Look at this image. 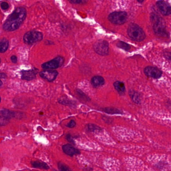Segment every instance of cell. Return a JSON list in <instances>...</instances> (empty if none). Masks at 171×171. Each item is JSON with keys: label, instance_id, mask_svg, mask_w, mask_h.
Listing matches in <instances>:
<instances>
[{"label": "cell", "instance_id": "6da1fadb", "mask_svg": "<svg viewBox=\"0 0 171 171\" xmlns=\"http://www.w3.org/2000/svg\"><path fill=\"white\" fill-rule=\"evenodd\" d=\"M26 17V11L24 8H17L8 17L3 25L7 31H13L20 27Z\"/></svg>", "mask_w": 171, "mask_h": 171}, {"label": "cell", "instance_id": "7a4b0ae2", "mask_svg": "<svg viewBox=\"0 0 171 171\" xmlns=\"http://www.w3.org/2000/svg\"><path fill=\"white\" fill-rule=\"evenodd\" d=\"M151 20L153 23L154 33L160 37H168V32L166 29L164 20L155 14L152 15Z\"/></svg>", "mask_w": 171, "mask_h": 171}, {"label": "cell", "instance_id": "3957f363", "mask_svg": "<svg viewBox=\"0 0 171 171\" xmlns=\"http://www.w3.org/2000/svg\"><path fill=\"white\" fill-rule=\"evenodd\" d=\"M128 34L132 40L137 42L142 41L146 38L145 33L138 25L130 24L128 29Z\"/></svg>", "mask_w": 171, "mask_h": 171}, {"label": "cell", "instance_id": "277c9868", "mask_svg": "<svg viewBox=\"0 0 171 171\" xmlns=\"http://www.w3.org/2000/svg\"><path fill=\"white\" fill-rule=\"evenodd\" d=\"M43 39V35L41 32L36 31H32L26 33L24 36V41L27 44H33L41 41Z\"/></svg>", "mask_w": 171, "mask_h": 171}, {"label": "cell", "instance_id": "5b68a950", "mask_svg": "<svg viewBox=\"0 0 171 171\" xmlns=\"http://www.w3.org/2000/svg\"><path fill=\"white\" fill-rule=\"evenodd\" d=\"M128 15L125 12H115L109 15V20L113 24H124L127 21Z\"/></svg>", "mask_w": 171, "mask_h": 171}, {"label": "cell", "instance_id": "8992f818", "mask_svg": "<svg viewBox=\"0 0 171 171\" xmlns=\"http://www.w3.org/2000/svg\"><path fill=\"white\" fill-rule=\"evenodd\" d=\"M94 50L96 53L101 56L109 55V44L105 40H98L95 43Z\"/></svg>", "mask_w": 171, "mask_h": 171}, {"label": "cell", "instance_id": "52a82bcc", "mask_svg": "<svg viewBox=\"0 0 171 171\" xmlns=\"http://www.w3.org/2000/svg\"><path fill=\"white\" fill-rule=\"evenodd\" d=\"M64 61V58L62 57H57L51 61L43 63L42 67L44 69H56L62 65Z\"/></svg>", "mask_w": 171, "mask_h": 171}, {"label": "cell", "instance_id": "ba28073f", "mask_svg": "<svg viewBox=\"0 0 171 171\" xmlns=\"http://www.w3.org/2000/svg\"><path fill=\"white\" fill-rule=\"evenodd\" d=\"M144 73L146 75L149 77L159 79L162 76V71L158 68L157 67L153 66H147L144 69Z\"/></svg>", "mask_w": 171, "mask_h": 171}, {"label": "cell", "instance_id": "9c48e42d", "mask_svg": "<svg viewBox=\"0 0 171 171\" xmlns=\"http://www.w3.org/2000/svg\"><path fill=\"white\" fill-rule=\"evenodd\" d=\"M58 75V72L57 71L53 70L51 69L45 70L40 73V76L49 82L53 81Z\"/></svg>", "mask_w": 171, "mask_h": 171}, {"label": "cell", "instance_id": "30bf717a", "mask_svg": "<svg viewBox=\"0 0 171 171\" xmlns=\"http://www.w3.org/2000/svg\"><path fill=\"white\" fill-rule=\"evenodd\" d=\"M157 6L163 15L168 16L171 14V7L167 2L162 0L159 1L157 2Z\"/></svg>", "mask_w": 171, "mask_h": 171}, {"label": "cell", "instance_id": "8fae6325", "mask_svg": "<svg viewBox=\"0 0 171 171\" xmlns=\"http://www.w3.org/2000/svg\"><path fill=\"white\" fill-rule=\"evenodd\" d=\"M62 150L65 154L70 157L80 154V150L75 148L70 144H66L63 146Z\"/></svg>", "mask_w": 171, "mask_h": 171}, {"label": "cell", "instance_id": "7c38bea8", "mask_svg": "<svg viewBox=\"0 0 171 171\" xmlns=\"http://www.w3.org/2000/svg\"><path fill=\"white\" fill-rule=\"evenodd\" d=\"M37 72L36 70H23L21 72V78L26 80H32L36 78V75Z\"/></svg>", "mask_w": 171, "mask_h": 171}, {"label": "cell", "instance_id": "4fadbf2b", "mask_svg": "<svg viewBox=\"0 0 171 171\" xmlns=\"http://www.w3.org/2000/svg\"><path fill=\"white\" fill-rule=\"evenodd\" d=\"M105 83L104 78L100 76H94L91 80V84L94 87H98L104 86Z\"/></svg>", "mask_w": 171, "mask_h": 171}, {"label": "cell", "instance_id": "5bb4252c", "mask_svg": "<svg viewBox=\"0 0 171 171\" xmlns=\"http://www.w3.org/2000/svg\"><path fill=\"white\" fill-rule=\"evenodd\" d=\"M128 93L133 102H134L136 104H139L141 103V97L138 92H136L135 90H130Z\"/></svg>", "mask_w": 171, "mask_h": 171}, {"label": "cell", "instance_id": "9a60e30c", "mask_svg": "<svg viewBox=\"0 0 171 171\" xmlns=\"http://www.w3.org/2000/svg\"><path fill=\"white\" fill-rule=\"evenodd\" d=\"M115 88L120 94H123L125 92V87L124 83L122 81H116L113 83Z\"/></svg>", "mask_w": 171, "mask_h": 171}, {"label": "cell", "instance_id": "2e32d148", "mask_svg": "<svg viewBox=\"0 0 171 171\" xmlns=\"http://www.w3.org/2000/svg\"><path fill=\"white\" fill-rule=\"evenodd\" d=\"M31 163L33 168L44 170H48L49 169V166L44 162L36 160V161H32Z\"/></svg>", "mask_w": 171, "mask_h": 171}, {"label": "cell", "instance_id": "e0dca14e", "mask_svg": "<svg viewBox=\"0 0 171 171\" xmlns=\"http://www.w3.org/2000/svg\"><path fill=\"white\" fill-rule=\"evenodd\" d=\"M102 112H104L107 114L110 115H119L123 114L122 111L119 110L118 109H116V108H113V107H106V108H104L102 110Z\"/></svg>", "mask_w": 171, "mask_h": 171}, {"label": "cell", "instance_id": "ac0fdd59", "mask_svg": "<svg viewBox=\"0 0 171 171\" xmlns=\"http://www.w3.org/2000/svg\"><path fill=\"white\" fill-rule=\"evenodd\" d=\"M0 114L9 119L13 118H16L17 116V112L6 109L0 110Z\"/></svg>", "mask_w": 171, "mask_h": 171}, {"label": "cell", "instance_id": "d6986e66", "mask_svg": "<svg viewBox=\"0 0 171 171\" xmlns=\"http://www.w3.org/2000/svg\"><path fill=\"white\" fill-rule=\"evenodd\" d=\"M9 45V42L7 39L3 38L0 40V53L6 52Z\"/></svg>", "mask_w": 171, "mask_h": 171}, {"label": "cell", "instance_id": "ffe728a7", "mask_svg": "<svg viewBox=\"0 0 171 171\" xmlns=\"http://www.w3.org/2000/svg\"><path fill=\"white\" fill-rule=\"evenodd\" d=\"M86 129L87 130L92 132H95L96 130L98 131H100L102 130V128H100L98 126L95 125L94 124H89L86 125Z\"/></svg>", "mask_w": 171, "mask_h": 171}, {"label": "cell", "instance_id": "44dd1931", "mask_svg": "<svg viewBox=\"0 0 171 171\" xmlns=\"http://www.w3.org/2000/svg\"><path fill=\"white\" fill-rule=\"evenodd\" d=\"M76 93L79 97L83 100L86 101H89L90 100V98L87 96L84 92H83L81 90L78 89H76Z\"/></svg>", "mask_w": 171, "mask_h": 171}, {"label": "cell", "instance_id": "7402d4cb", "mask_svg": "<svg viewBox=\"0 0 171 171\" xmlns=\"http://www.w3.org/2000/svg\"><path fill=\"white\" fill-rule=\"evenodd\" d=\"M118 47L121 48L122 49H124V50H125L126 51L129 50L130 49V45L122 41H119L118 43Z\"/></svg>", "mask_w": 171, "mask_h": 171}, {"label": "cell", "instance_id": "603a6c76", "mask_svg": "<svg viewBox=\"0 0 171 171\" xmlns=\"http://www.w3.org/2000/svg\"><path fill=\"white\" fill-rule=\"evenodd\" d=\"M9 122V119L3 116V115H0V126L7 125Z\"/></svg>", "mask_w": 171, "mask_h": 171}, {"label": "cell", "instance_id": "cb8c5ba5", "mask_svg": "<svg viewBox=\"0 0 171 171\" xmlns=\"http://www.w3.org/2000/svg\"><path fill=\"white\" fill-rule=\"evenodd\" d=\"M58 169L60 171H71L70 169H69L68 166L64 165V164L62 163H58Z\"/></svg>", "mask_w": 171, "mask_h": 171}, {"label": "cell", "instance_id": "d4e9b609", "mask_svg": "<svg viewBox=\"0 0 171 171\" xmlns=\"http://www.w3.org/2000/svg\"><path fill=\"white\" fill-rule=\"evenodd\" d=\"M66 140H67V141H68V142H70V143H72V144L75 145V142L74 141V139L72 138L70 134H67L66 136Z\"/></svg>", "mask_w": 171, "mask_h": 171}, {"label": "cell", "instance_id": "484cf974", "mask_svg": "<svg viewBox=\"0 0 171 171\" xmlns=\"http://www.w3.org/2000/svg\"><path fill=\"white\" fill-rule=\"evenodd\" d=\"M76 122L74 120H71L70 122L67 124L66 127L69 128H74L76 126Z\"/></svg>", "mask_w": 171, "mask_h": 171}, {"label": "cell", "instance_id": "4316f807", "mask_svg": "<svg viewBox=\"0 0 171 171\" xmlns=\"http://www.w3.org/2000/svg\"><path fill=\"white\" fill-rule=\"evenodd\" d=\"M102 119L106 123V124H109V123H110V124H112V118H109V117H107V116H103L102 118Z\"/></svg>", "mask_w": 171, "mask_h": 171}, {"label": "cell", "instance_id": "83f0119b", "mask_svg": "<svg viewBox=\"0 0 171 171\" xmlns=\"http://www.w3.org/2000/svg\"><path fill=\"white\" fill-rule=\"evenodd\" d=\"M1 6L2 9L7 10L8 9L9 7V5L7 2H3L1 4Z\"/></svg>", "mask_w": 171, "mask_h": 171}, {"label": "cell", "instance_id": "f1b7e54d", "mask_svg": "<svg viewBox=\"0 0 171 171\" xmlns=\"http://www.w3.org/2000/svg\"><path fill=\"white\" fill-rule=\"evenodd\" d=\"M11 59L12 62L14 63H16L17 62V57L15 55H13L11 57Z\"/></svg>", "mask_w": 171, "mask_h": 171}, {"label": "cell", "instance_id": "f546056e", "mask_svg": "<svg viewBox=\"0 0 171 171\" xmlns=\"http://www.w3.org/2000/svg\"><path fill=\"white\" fill-rule=\"evenodd\" d=\"M69 1L73 4H79L81 2L82 0H69Z\"/></svg>", "mask_w": 171, "mask_h": 171}, {"label": "cell", "instance_id": "4dcf8cb0", "mask_svg": "<svg viewBox=\"0 0 171 171\" xmlns=\"http://www.w3.org/2000/svg\"><path fill=\"white\" fill-rule=\"evenodd\" d=\"M7 77V75L4 73H0V79L1 78H5Z\"/></svg>", "mask_w": 171, "mask_h": 171}, {"label": "cell", "instance_id": "1f68e13d", "mask_svg": "<svg viewBox=\"0 0 171 171\" xmlns=\"http://www.w3.org/2000/svg\"><path fill=\"white\" fill-rule=\"evenodd\" d=\"M138 2H139V3H142V2H144V0H137Z\"/></svg>", "mask_w": 171, "mask_h": 171}, {"label": "cell", "instance_id": "d6a6232c", "mask_svg": "<svg viewBox=\"0 0 171 171\" xmlns=\"http://www.w3.org/2000/svg\"><path fill=\"white\" fill-rule=\"evenodd\" d=\"M2 85H3V82L0 80V86H2Z\"/></svg>", "mask_w": 171, "mask_h": 171}, {"label": "cell", "instance_id": "836d02e7", "mask_svg": "<svg viewBox=\"0 0 171 171\" xmlns=\"http://www.w3.org/2000/svg\"><path fill=\"white\" fill-rule=\"evenodd\" d=\"M1 98L0 97V102H1Z\"/></svg>", "mask_w": 171, "mask_h": 171}, {"label": "cell", "instance_id": "e575fe53", "mask_svg": "<svg viewBox=\"0 0 171 171\" xmlns=\"http://www.w3.org/2000/svg\"><path fill=\"white\" fill-rule=\"evenodd\" d=\"M1 58H0V63H1Z\"/></svg>", "mask_w": 171, "mask_h": 171}]
</instances>
